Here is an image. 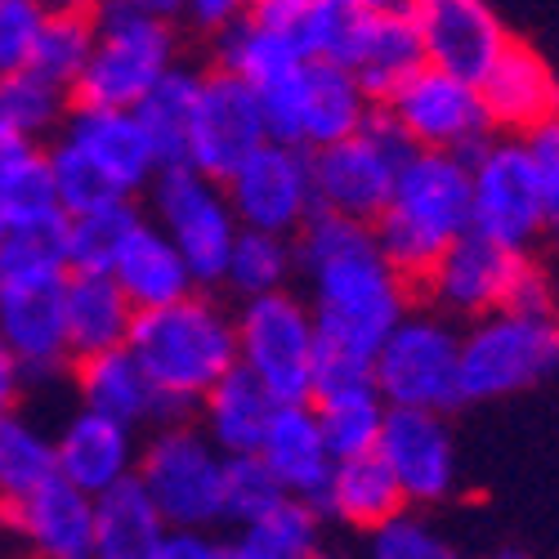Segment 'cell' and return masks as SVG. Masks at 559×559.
<instances>
[{
	"label": "cell",
	"instance_id": "obj_1",
	"mask_svg": "<svg viewBox=\"0 0 559 559\" xmlns=\"http://www.w3.org/2000/svg\"><path fill=\"white\" fill-rule=\"evenodd\" d=\"M292 238L296 264L309 273L318 345L377 358L385 332L412 309L416 287L381 255L371 224L313 206Z\"/></svg>",
	"mask_w": 559,
	"mask_h": 559
},
{
	"label": "cell",
	"instance_id": "obj_2",
	"mask_svg": "<svg viewBox=\"0 0 559 559\" xmlns=\"http://www.w3.org/2000/svg\"><path fill=\"white\" fill-rule=\"evenodd\" d=\"M126 349L157 385L166 421H175V416H189L202 394L238 362V332L219 300L198 287L170 305L134 309Z\"/></svg>",
	"mask_w": 559,
	"mask_h": 559
},
{
	"label": "cell",
	"instance_id": "obj_3",
	"mask_svg": "<svg viewBox=\"0 0 559 559\" xmlns=\"http://www.w3.org/2000/svg\"><path fill=\"white\" fill-rule=\"evenodd\" d=\"M471 157L475 153L416 148L394 179L390 202L371 219L381 255L412 287L471 228Z\"/></svg>",
	"mask_w": 559,
	"mask_h": 559
},
{
	"label": "cell",
	"instance_id": "obj_4",
	"mask_svg": "<svg viewBox=\"0 0 559 559\" xmlns=\"http://www.w3.org/2000/svg\"><path fill=\"white\" fill-rule=\"evenodd\" d=\"M90 19H95V45L72 85V104L134 108L148 95V85L179 63L175 27L134 0H95Z\"/></svg>",
	"mask_w": 559,
	"mask_h": 559
},
{
	"label": "cell",
	"instance_id": "obj_5",
	"mask_svg": "<svg viewBox=\"0 0 559 559\" xmlns=\"http://www.w3.org/2000/svg\"><path fill=\"white\" fill-rule=\"evenodd\" d=\"M559 371L555 309H492L461 336V399H510Z\"/></svg>",
	"mask_w": 559,
	"mask_h": 559
},
{
	"label": "cell",
	"instance_id": "obj_6",
	"mask_svg": "<svg viewBox=\"0 0 559 559\" xmlns=\"http://www.w3.org/2000/svg\"><path fill=\"white\" fill-rule=\"evenodd\" d=\"M412 153H416V144L394 121V112L385 104H371L367 121L349 139H336V144L309 153L313 206L371 224L381 215V206L390 202L394 179Z\"/></svg>",
	"mask_w": 559,
	"mask_h": 559
},
{
	"label": "cell",
	"instance_id": "obj_7",
	"mask_svg": "<svg viewBox=\"0 0 559 559\" xmlns=\"http://www.w3.org/2000/svg\"><path fill=\"white\" fill-rule=\"evenodd\" d=\"M134 475L157 501L166 524H183V528L224 524V452L189 416L157 426V435L139 448Z\"/></svg>",
	"mask_w": 559,
	"mask_h": 559
},
{
	"label": "cell",
	"instance_id": "obj_8",
	"mask_svg": "<svg viewBox=\"0 0 559 559\" xmlns=\"http://www.w3.org/2000/svg\"><path fill=\"white\" fill-rule=\"evenodd\" d=\"M371 381L390 407L448 412L461 399V332L439 309H407L371 358Z\"/></svg>",
	"mask_w": 559,
	"mask_h": 559
},
{
	"label": "cell",
	"instance_id": "obj_9",
	"mask_svg": "<svg viewBox=\"0 0 559 559\" xmlns=\"http://www.w3.org/2000/svg\"><path fill=\"white\" fill-rule=\"evenodd\" d=\"M233 332H238V362L277 403H309L318 328L300 296L287 287L251 296L233 318Z\"/></svg>",
	"mask_w": 559,
	"mask_h": 559
},
{
	"label": "cell",
	"instance_id": "obj_10",
	"mask_svg": "<svg viewBox=\"0 0 559 559\" xmlns=\"http://www.w3.org/2000/svg\"><path fill=\"white\" fill-rule=\"evenodd\" d=\"M157 228L179 247V255L189 260L198 287H219L228 247L238 238V215L228 206L224 183L202 175L198 166H162L148 183Z\"/></svg>",
	"mask_w": 559,
	"mask_h": 559
},
{
	"label": "cell",
	"instance_id": "obj_11",
	"mask_svg": "<svg viewBox=\"0 0 559 559\" xmlns=\"http://www.w3.org/2000/svg\"><path fill=\"white\" fill-rule=\"evenodd\" d=\"M471 228L492 242L528 251L546 233V189L524 139H497L471 157Z\"/></svg>",
	"mask_w": 559,
	"mask_h": 559
},
{
	"label": "cell",
	"instance_id": "obj_12",
	"mask_svg": "<svg viewBox=\"0 0 559 559\" xmlns=\"http://www.w3.org/2000/svg\"><path fill=\"white\" fill-rule=\"evenodd\" d=\"M528 264H533L528 251H515L506 242L484 238L475 228H465L430 264L421 283H416V296H426L448 318H484L510 305Z\"/></svg>",
	"mask_w": 559,
	"mask_h": 559
},
{
	"label": "cell",
	"instance_id": "obj_13",
	"mask_svg": "<svg viewBox=\"0 0 559 559\" xmlns=\"http://www.w3.org/2000/svg\"><path fill=\"white\" fill-rule=\"evenodd\" d=\"M385 108L412 134L416 148L475 153L492 130L484 99H479V81H465V76L435 68V63L416 68L385 99Z\"/></svg>",
	"mask_w": 559,
	"mask_h": 559
},
{
	"label": "cell",
	"instance_id": "obj_14",
	"mask_svg": "<svg viewBox=\"0 0 559 559\" xmlns=\"http://www.w3.org/2000/svg\"><path fill=\"white\" fill-rule=\"evenodd\" d=\"M219 183L228 193L233 215L247 228H269V233H287L292 238L313 211L309 153L296 144H277V139H264Z\"/></svg>",
	"mask_w": 559,
	"mask_h": 559
},
{
	"label": "cell",
	"instance_id": "obj_15",
	"mask_svg": "<svg viewBox=\"0 0 559 559\" xmlns=\"http://www.w3.org/2000/svg\"><path fill=\"white\" fill-rule=\"evenodd\" d=\"M269 134H264L255 85L224 68L202 72L198 104H193V134H189V166H198L211 179H224Z\"/></svg>",
	"mask_w": 559,
	"mask_h": 559
},
{
	"label": "cell",
	"instance_id": "obj_16",
	"mask_svg": "<svg viewBox=\"0 0 559 559\" xmlns=\"http://www.w3.org/2000/svg\"><path fill=\"white\" fill-rule=\"evenodd\" d=\"M377 452L394 471L407 506L443 501L456 488V443L448 412L435 407H385Z\"/></svg>",
	"mask_w": 559,
	"mask_h": 559
},
{
	"label": "cell",
	"instance_id": "obj_17",
	"mask_svg": "<svg viewBox=\"0 0 559 559\" xmlns=\"http://www.w3.org/2000/svg\"><path fill=\"white\" fill-rule=\"evenodd\" d=\"M407 19L421 36L426 63L448 68L465 81H479L510 40L488 0H412Z\"/></svg>",
	"mask_w": 559,
	"mask_h": 559
},
{
	"label": "cell",
	"instance_id": "obj_18",
	"mask_svg": "<svg viewBox=\"0 0 559 559\" xmlns=\"http://www.w3.org/2000/svg\"><path fill=\"white\" fill-rule=\"evenodd\" d=\"M0 524L36 555L50 559L95 555V497L63 475H50L27 497L0 506Z\"/></svg>",
	"mask_w": 559,
	"mask_h": 559
},
{
	"label": "cell",
	"instance_id": "obj_19",
	"mask_svg": "<svg viewBox=\"0 0 559 559\" xmlns=\"http://www.w3.org/2000/svg\"><path fill=\"white\" fill-rule=\"evenodd\" d=\"M0 336L14 349L27 381L59 377L63 367H72L63 328V283L0 287Z\"/></svg>",
	"mask_w": 559,
	"mask_h": 559
},
{
	"label": "cell",
	"instance_id": "obj_20",
	"mask_svg": "<svg viewBox=\"0 0 559 559\" xmlns=\"http://www.w3.org/2000/svg\"><path fill=\"white\" fill-rule=\"evenodd\" d=\"M63 139L95 162L126 198H134L139 189H148L157 175V157L144 126H139L134 108H90V104H72L63 130Z\"/></svg>",
	"mask_w": 559,
	"mask_h": 559
},
{
	"label": "cell",
	"instance_id": "obj_21",
	"mask_svg": "<svg viewBox=\"0 0 559 559\" xmlns=\"http://www.w3.org/2000/svg\"><path fill=\"white\" fill-rule=\"evenodd\" d=\"M479 99H484L488 126L528 134L533 126L559 112V81L528 45L506 40V50L479 76Z\"/></svg>",
	"mask_w": 559,
	"mask_h": 559
},
{
	"label": "cell",
	"instance_id": "obj_22",
	"mask_svg": "<svg viewBox=\"0 0 559 559\" xmlns=\"http://www.w3.org/2000/svg\"><path fill=\"white\" fill-rule=\"evenodd\" d=\"M260 456L292 497L322 506L336 456L328 448V435L318 426L313 403H277L273 421L264 430V443H260Z\"/></svg>",
	"mask_w": 559,
	"mask_h": 559
},
{
	"label": "cell",
	"instance_id": "obj_23",
	"mask_svg": "<svg viewBox=\"0 0 559 559\" xmlns=\"http://www.w3.org/2000/svg\"><path fill=\"white\" fill-rule=\"evenodd\" d=\"M55 452H59V475L72 479L76 488H85L90 497L112 488L126 475H134V461H139L134 426L112 421V416L90 412V407H76L63 421Z\"/></svg>",
	"mask_w": 559,
	"mask_h": 559
},
{
	"label": "cell",
	"instance_id": "obj_24",
	"mask_svg": "<svg viewBox=\"0 0 559 559\" xmlns=\"http://www.w3.org/2000/svg\"><path fill=\"white\" fill-rule=\"evenodd\" d=\"M72 377H76V399L90 412H104L112 421L126 426H162L166 421V407L157 385L148 381V371L139 367V358L126 345L99 349V354H85L72 362Z\"/></svg>",
	"mask_w": 559,
	"mask_h": 559
},
{
	"label": "cell",
	"instance_id": "obj_25",
	"mask_svg": "<svg viewBox=\"0 0 559 559\" xmlns=\"http://www.w3.org/2000/svg\"><path fill=\"white\" fill-rule=\"evenodd\" d=\"M108 273L117 277V287L126 292V300L134 309H157V305H170L179 296L198 292L189 260H183L179 247L144 215H139V224L126 233V242H121Z\"/></svg>",
	"mask_w": 559,
	"mask_h": 559
},
{
	"label": "cell",
	"instance_id": "obj_26",
	"mask_svg": "<svg viewBox=\"0 0 559 559\" xmlns=\"http://www.w3.org/2000/svg\"><path fill=\"white\" fill-rule=\"evenodd\" d=\"M134 322V305L117 287L112 273L99 269H68L63 277V328L72 362L85 354H99L112 345H126Z\"/></svg>",
	"mask_w": 559,
	"mask_h": 559
},
{
	"label": "cell",
	"instance_id": "obj_27",
	"mask_svg": "<svg viewBox=\"0 0 559 559\" xmlns=\"http://www.w3.org/2000/svg\"><path fill=\"white\" fill-rule=\"evenodd\" d=\"M403 506H407V497H403L394 471L377 448L354 452V456H336L332 479H328V497H322V515L328 520H341L358 533H371L390 515H399Z\"/></svg>",
	"mask_w": 559,
	"mask_h": 559
},
{
	"label": "cell",
	"instance_id": "obj_28",
	"mask_svg": "<svg viewBox=\"0 0 559 559\" xmlns=\"http://www.w3.org/2000/svg\"><path fill=\"white\" fill-rule=\"evenodd\" d=\"M202 430L219 452H260L264 430L277 412V399L251 377L242 362H233L224 377L202 394Z\"/></svg>",
	"mask_w": 559,
	"mask_h": 559
},
{
	"label": "cell",
	"instance_id": "obj_29",
	"mask_svg": "<svg viewBox=\"0 0 559 559\" xmlns=\"http://www.w3.org/2000/svg\"><path fill=\"white\" fill-rule=\"evenodd\" d=\"M371 112V95L358 76L328 59H305V108H300V148H328L349 139Z\"/></svg>",
	"mask_w": 559,
	"mask_h": 559
},
{
	"label": "cell",
	"instance_id": "obj_30",
	"mask_svg": "<svg viewBox=\"0 0 559 559\" xmlns=\"http://www.w3.org/2000/svg\"><path fill=\"white\" fill-rule=\"evenodd\" d=\"M166 520L139 475L117 479L112 488L95 492V555L104 559H153Z\"/></svg>",
	"mask_w": 559,
	"mask_h": 559
},
{
	"label": "cell",
	"instance_id": "obj_31",
	"mask_svg": "<svg viewBox=\"0 0 559 559\" xmlns=\"http://www.w3.org/2000/svg\"><path fill=\"white\" fill-rule=\"evenodd\" d=\"M322 506L305 497L273 501L264 515L233 528V542H224V559H309L322 546Z\"/></svg>",
	"mask_w": 559,
	"mask_h": 559
},
{
	"label": "cell",
	"instance_id": "obj_32",
	"mask_svg": "<svg viewBox=\"0 0 559 559\" xmlns=\"http://www.w3.org/2000/svg\"><path fill=\"white\" fill-rule=\"evenodd\" d=\"M198 85H202V72L198 68H166L148 95L134 104V117L144 126L148 144H153V157H157V170L162 166H183L189 162V134H193V104H198Z\"/></svg>",
	"mask_w": 559,
	"mask_h": 559
},
{
	"label": "cell",
	"instance_id": "obj_33",
	"mask_svg": "<svg viewBox=\"0 0 559 559\" xmlns=\"http://www.w3.org/2000/svg\"><path fill=\"white\" fill-rule=\"evenodd\" d=\"M421 63H426L421 36H416L407 14H371V27H367V36L358 45L349 72L371 95V104H385Z\"/></svg>",
	"mask_w": 559,
	"mask_h": 559
},
{
	"label": "cell",
	"instance_id": "obj_34",
	"mask_svg": "<svg viewBox=\"0 0 559 559\" xmlns=\"http://www.w3.org/2000/svg\"><path fill=\"white\" fill-rule=\"evenodd\" d=\"M68 269V215L10 224L5 242H0V287L63 283Z\"/></svg>",
	"mask_w": 559,
	"mask_h": 559
},
{
	"label": "cell",
	"instance_id": "obj_35",
	"mask_svg": "<svg viewBox=\"0 0 559 559\" xmlns=\"http://www.w3.org/2000/svg\"><path fill=\"white\" fill-rule=\"evenodd\" d=\"M292 273H296V247H292L287 233H269V228H247L242 224L238 238H233V247H228V264H224L219 287L251 300V296L287 287Z\"/></svg>",
	"mask_w": 559,
	"mask_h": 559
},
{
	"label": "cell",
	"instance_id": "obj_36",
	"mask_svg": "<svg viewBox=\"0 0 559 559\" xmlns=\"http://www.w3.org/2000/svg\"><path fill=\"white\" fill-rule=\"evenodd\" d=\"M59 475L55 439L19 407L0 412V506L27 497L36 484Z\"/></svg>",
	"mask_w": 559,
	"mask_h": 559
},
{
	"label": "cell",
	"instance_id": "obj_37",
	"mask_svg": "<svg viewBox=\"0 0 559 559\" xmlns=\"http://www.w3.org/2000/svg\"><path fill=\"white\" fill-rule=\"evenodd\" d=\"M72 112V95L63 85L45 81L32 68H14V72H0V126L40 144L45 134L63 130Z\"/></svg>",
	"mask_w": 559,
	"mask_h": 559
},
{
	"label": "cell",
	"instance_id": "obj_38",
	"mask_svg": "<svg viewBox=\"0 0 559 559\" xmlns=\"http://www.w3.org/2000/svg\"><path fill=\"white\" fill-rule=\"evenodd\" d=\"M90 45H95V19H90V10H45V23L36 32V45L23 68L40 72L45 81L63 85L72 95L76 76L85 72Z\"/></svg>",
	"mask_w": 559,
	"mask_h": 559
},
{
	"label": "cell",
	"instance_id": "obj_39",
	"mask_svg": "<svg viewBox=\"0 0 559 559\" xmlns=\"http://www.w3.org/2000/svg\"><path fill=\"white\" fill-rule=\"evenodd\" d=\"M300 59L305 55L296 50L283 32H273V27H264V23L247 19V14L215 32V68L238 72L251 85L269 81L273 72H283V68H292Z\"/></svg>",
	"mask_w": 559,
	"mask_h": 559
},
{
	"label": "cell",
	"instance_id": "obj_40",
	"mask_svg": "<svg viewBox=\"0 0 559 559\" xmlns=\"http://www.w3.org/2000/svg\"><path fill=\"white\" fill-rule=\"evenodd\" d=\"M367 27H371V10H362L358 0H309L296 45L305 59H328L349 68Z\"/></svg>",
	"mask_w": 559,
	"mask_h": 559
},
{
	"label": "cell",
	"instance_id": "obj_41",
	"mask_svg": "<svg viewBox=\"0 0 559 559\" xmlns=\"http://www.w3.org/2000/svg\"><path fill=\"white\" fill-rule=\"evenodd\" d=\"M45 166H50V183H55V202H59V215H85V211H95L104 202H117L126 198L117 183L90 162L72 139H55L50 148H45Z\"/></svg>",
	"mask_w": 559,
	"mask_h": 559
},
{
	"label": "cell",
	"instance_id": "obj_42",
	"mask_svg": "<svg viewBox=\"0 0 559 559\" xmlns=\"http://www.w3.org/2000/svg\"><path fill=\"white\" fill-rule=\"evenodd\" d=\"M134 224H139V211L130 198H117V202H104L85 215H72L68 219V264L108 273Z\"/></svg>",
	"mask_w": 559,
	"mask_h": 559
},
{
	"label": "cell",
	"instance_id": "obj_43",
	"mask_svg": "<svg viewBox=\"0 0 559 559\" xmlns=\"http://www.w3.org/2000/svg\"><path fill=\"white\" fill-rule=\"evenodd\" d=\"M385 407L390 403L381 399V390H354V394H341V399L313 403L332 456H354V452L377 448L381 426H385Z\"/></svg>",
	"mask_w": 559,
	"mask_h": 559
},
{
	"label": "cell",
	"instance_id": "obj_44",
	"mask_svg": "<svg viewBox=\"0 0 559 559\" xmlns=\"http://www.w3.org/2000/svg\"><path fill=\"white\" fill-rule=\"evenodd\" d=\"M287 488L277 484V475L264 465L260 452H224V524L242 528L273 501H283Z\"/></svg>",
	"mask_w": 559,
	"mask_h": 559
},
{
	"label": "cell",
	"instance_id": "obj_45",
	"mask_svg": "<svg viewBox=\"0 0 559 559\" xmlns=\"http://www.w3.org/2000/svg\"><path fill=\"white\" fill-rule=\"evenodd\" d=\"M0 206H5L10 224L23 219H40V215H59L55 202V183H50V166H45V148H32L0 183Z\"/></svg>",
	"mask_w": 559,
	"mask_h": 559
},
{
	"label": "cell",
	"instance_id": "obj_46",
	"mask_svg": "<svg viewBox=\"0 0 559 559\" xmlns=\"http://www.w3.org/2000/svg\"><path fill=\"white\" fill-rule=\"evenodd\" d=\"M260 112H264V134L277 144H296L300 148V108H305V59L273 72L269 81L255 85Z\"/></svg>",
	"mask_w": 559,
	"mask_h": 559
},
{
	"label": "cell",
	"instance_id": "obj_47",
	"mask_svg": "<svg viewBox=\"0 0 559 559\" xmlns=\"http://www.w3.org/2000/svg\"><path fill=\"white\" fill-rule=\"evenodd\" d=\"M367 537H371V555L377 559H443L448 555V542L421 515H412L407 506L385 524H377Z\"/></svg>",
	"mask_w": 559,
	"mask_h": 559
},
{
	"label": "cell",
	"instance_id": "obj_48",
	"mask_svg": "<svg viewBox=\"0 0 559 559\" xmlns=\"http://www.w3.org/2000/svg\"><path fill=\"white\" fill-rule=\"evenodd\" d=\"M45 10L36 0H0V72H14L27 63Z\"/></svg>",
	"mask_w": 559,
	"mask_h": 559
},
{
	"label": "cell",
	"instance_id": "obj_49",
	"mask_svg": "<svg viewBox=\"0 0 559 559\" xmlns=\"http://www.w3.org/2000/svg\"><path fill=\"white\" fill-rule=\"evenodd\" d=\"M524 144L533 148L537 157V170H542V189H546V228L559 238V112L542 126H533L524 134Z\"/></svg>",
	"mask_w": 559,
	"mask_h": 559
},
{
	"label": "cell",
	"instance_id": "obj_50",
	"mask_svg": "<svg viewBox=\"0 0 559 559\" xmlns=\"http://www.w3.org/2000/svg\"><path fill=\"white\" fill-rule=\"evenodd\" d=\"M153 559H224V542L211 537V528H183L166 524Z\"/></svg>",
	"mask_w": 559,
	"mask_h": 559
},
{
	"label": "cell",
	"instance_id": "obj_51",
	"mask_svg": "<svg viewBox=\"0 0 559 559\" xmlns=\"http://www.w3.org/2000/svg\"><path fill=\"white\" fill-rule=\"evenodd\" d=\"M183 14H189L202 32H219L233 19L247 14V0H183Z\"/></svg>",
	"mask_w": 559,
	"mask_h": 559
},
{
	"label": "cell",
	"instance_id": "obj_52",
	"mask_svg": "<svg viewBox=\"0 0 559 559\" xmlns=\"http://www.w3.org/2000/svg\"><path fill=\"white\" fill-rule=\"evenodd\" d=\"M23 390H27V377H23V367H19L14 349L5 345V336H0V412L19 407Z\"/></svg>",
	"mask_w": 559,
	"mask_h": 559
},
{
	"label": "cell",
	"instance_id": "obj_53",
	"mask_svg": "<svg viewBox=\"0 0 559 559\" xmlns=\"http://www.w3.org/2000/svg\"><path fill=\"white\" fill-rule=\"evenodd\" d=\"M32 148H40V144H32V139H23V134H14V130L0 126V183H5V175H10Z\"/></svg>",
	"mask_w": 559,
	"mask_h": 559
},
{
	"label": "cell",
	"instance_id": "obj_54",
	"mask_svg": "<svg viewBox=\"0 0 559 559\" xmlns=\"http://www.w3.org/2000/svg\"><path fill=\"white\" fill-rule=\"evenodd\" d=\"M134 5H144L148 14H162V19H175V14H183V0H134Z\"/></svg>",
	"mask_w": 559,
	"mask_h": 559
},
{
	"label": "cell",
	"instance_id": "obj_55",
	"mask_svg": "<svg viewBox=\"0 0 559 559\" xmlns=\"http://www.w3.org/2000/svg\"><path fill=\"white\" fill-rule=\"evenodd\" d=\"M358 5L371 10V14H407L412 0H358Z\"/></svg>",
	"mask_w": 559,
	"mask_h": 559
},
{
	"label": "cell",
	"instance_id": "obj_56",
	"mask_svg": "<svg viewBox=\"0 0 559 559\" xmlns=\"http://www.w3.org/2000/svg\"><path fill=\"white\" fill-rule=\"evenodd\" d=\"M40 10H90L95 0H36Z\"/></svg>",
	"mask_w": 559,
	"mask_h": 559
},
{
	"label": "cell",
	"instance_id": "obj_57",
	"mask_svg": "<svg viewBox=\"0 0 559 559\" xmlns=\"http://www.w3.org/2000/svg\"><path fill=\"white\" fill-rule=\"evenodd\" d=\"M5 233H10V215H5V206H0V242H5Z\"/></svg>",
	"mask_w": 559,
	"mask_h": 559
}]
</instances>
